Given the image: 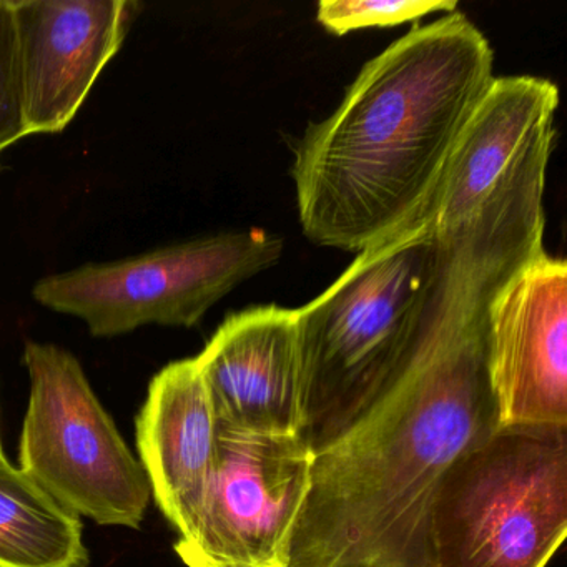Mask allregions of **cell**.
<instances>
[{
    "label": "cell",
    "instance_id": "cell-1",
    "mask_svg": "<svg viewBox=\"0 0 567 567\" xmlns=\"http://www.w3.org/2000/svg\"><path fill=\"white\" fill-rule=\"evenodd\" d=\"M499 426L487 313L424 338L391 386L313 454L287 567H433L441 481Z\"/></svg>",
    "mask_w": 567,
    "mask_h": 567
},
{
    "label": "cell",
    "instance_id": "cell-2",
    "mask_svg": "<svg viewBox=\"0 0 567 567\" xmlns=\"http://www.w3.org/2000/svg\"><path fill=\"white\" fill-rule=\"evenodd\" d=\"M493 68L486 35L457 11L414 24L367 62L340 107L295 148L305 237L360 254L413 224Z\"/></svg>",
    "mask_w": 567,
    "mask_h": 567
},
{
    "label": "cell",
    "instance_id": "cell-3",
    "mask_svg": "<svg viewBox=\"0 0 567 567\" xmlns=\"http://www.w3.org/2000/svg\"><path fill=\"white\" fill-rule=\"evenodd\" d=\"M559 89L494 78L413 224L431 235L436 278L420 337L487 313L544 251V188ZM411 225V224H410Z\"/></svg>",
    "mask_w": 567,
    "mask_h": 567
},
{
    "label": "cell",
    "instance_id": "cell-4",
    "mask_svg": "<svg viewBox=\"0 0 567 567\" xmlns=\"http://www.w3.org/2000/svg\"><path fill=\"white\" fill-rule=\"evenodd\" d=\"M436 278L430 231L411 224L360 251L343 275L295 310L300 434L317 454L350 427L406 367Z\"/></svg>",
    "mask_w": 567,
    "mask_h": 567
},
{
    "label": "cell",
    "instance_id": "cell-5",
    "mask_svg": "<svg viewBox=\"0 0 567 567\" xmlns=\"http://www.w3.org/2000/svg\"><path fill=\"white\" fill-rule=\"evenodd\" d=\"M567 533V426H499L441 481L433 567H544Z\"/></svg>",
    "mask_w": 567,
    "mask_h": 567
},
{
    "label": "cell",
    "instance_id": "cell-6",
    "mask_svg": "<svg viewBox=\"0 0 567 567\" xmlns=\"http://www.w3.org/2000/svg\"><path fill=\"white\" fill-rule=\"evenodd\" d=\"M281 255L284 240L277 235L228 231L51 275L35 284L32 295L49 310L81 318L97 338L147 324L190 328Z\"/></svg>",
    "mask_w": 567,
    "mask_h": 567
},
{
    "label": "cell",
    "instance_id": "cell-7",
    "mask_svg": "<svg viewBox=\"0 0 567 567\" xmlns=\"http://www.w3.org/2000/svg\"><path fill=\"white\" fill-rule=\"evenodd\" d=\"M31 396L21 470L78 516L101 526L138 527L151 483L71 351L28 341Z\"/></svg>",
    "mask_w": 567,
    "mask_h": 567
},
{
    "label": "cell",
    "instance_id": "cell-8",
    "mask_svg": "<svg viewBox=\"0 0 567 567\" xmlns=\"http://www.w3.org/2000/svg\"><path fill=\"white\" fill-rule=\"evenodd\" d=\"M313 453L300 436L218 427V461L204 507L177 549L188 567H287L310 491Z\"/></svg>",
    "mask_w": 567,
    "mask_h": 567
},
{
    "label": "cell",
    "instance_id": "cell-9",
    "mask_svg": "<svg viewBox=\"0 0 567 567\" xmlns=\"http://www.w3.org/2000/svg\"><path fill=\"white\" fill-rule=\"evenodd\" d=\"M25 135L59 134L137 18L131 0H11Z\"/></svg>",
    "mask_w": 567,
    "mask_h": 567
},
{
    "label": "cell",
    "instance_id": "cell-10",
    "mask_svg": "<svg viewBox=\"0 0 567 567\" xmlns=\"http://www.w3.org/2000/svg\"><path fill=\"white\" fill-rule=\"evenodd\" d=\"M501 426H567V265L540 255L487 310Z\"/></svg>",
    "mask_w": 567,
    "mask_h": 567
},
{
    "label": "cell",
    "instance_id": "cell-11",
    "mask_svg": "<svg viewBox=\"0 0 567 567\" xmlns=\"http://www.w3.org/2000/svg\"><path fill=\"white\" fill-rule=\"evenodd\" d=\"M195 360L220 430L300 434L303 393L295 310L268 305L230 315Z\"/></svg>",
    "mask_w": 567,
    "mask_h": 567
},
{
    "label": "cell",
    "instance_id": "cell-12",
    "mask_svg": "<svg viewBox=\"0 0 567 567\" xmlns=\"http://www.w3.org/2000/svg\"><path fill=\"white\" fill-rule=\"evenodd\" d=\"M138 451L158 507L181 536L204 507L218 461V424L197 360L152 380L137 420Z\"/></svg>",
    "mask_w": 567,
    "mask_h": 567
},
{
    "label": "cell",
    "instance_id": "cell-13",
    "mask_svg": "<svg viewBox=\"0 0 567 567\" xmlns=\"http://www.w3.org/2000/svg\"><path fill=\"white\" fill-rule=\"evenodd\" d=\"M78 514L0 454V567H87Z\"/></svg>",
    "mask_w": 567,
    "mask_h": 567
},
{
    "label": "cell",
    "instance_id": "cell-14",
    "mask_svg": "<svg viewBox=\"0 0 567 567\" xmlns=\"http://www.w3.org/2000/svg\"><path fill=\"white\" fill-rule=\"evenodd\" d=\"M457 11L456 0H321L317 21L337 35L371 28H393L434 12Z\"/></svg>",
    "mask_w": 567,
    "mask_h": 567
},
{
    "label": "cell",
    "instance_id": "cell-15",
    "mask_svg": "<svg viewBox=\"0 0 567 567\" xmlns=\"http://www.w3.org/2000/svg\"><path fill=\"white\" fill-rule=\"evenodd\" d=\"M24 137L11 0H0V155Z\"/></svg>",
    "mask_w": 567,
    "mask_h": 567
},
{
    "label": "cell",
    "instance_id": "cell-16",
    "mask_svg": "<svg viewBox=\"0 0 567 567\" xmlns=\"http://www.w3.org/2000/svg\"><path fill=\"white\" fill-rule=\"evenodd\" d=\"M4 453V451H2V444H0V454Z\"/></svg>",
    "mask_w": 567,
    "mask_h": 567
}]
</instances>
